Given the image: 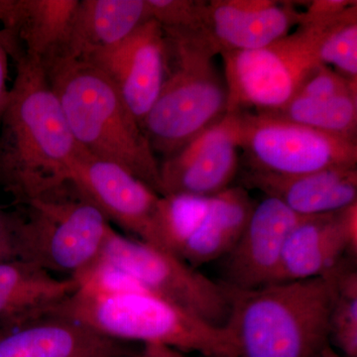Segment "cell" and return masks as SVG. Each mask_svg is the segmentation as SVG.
I'll list each match as a JSON object with an SVG mask.
<instances>
[{"label": "cell", "mask_w": 357, "mask_h": 357, "mask_svg": "<svg viewBox=\"0 0 357 357\" xmlns=\"http://www.w3.org/2000/svg\"><path fill=\"white\" fill-rule=\"evenodd\" d=\"M15 79L0 119V187L18 204L70 187L77 144L38 59L17 56Z\"/></svg>", "instance_id": "obj_1"}, {"label": "cell", "mask_w": 357, "mask_h": 357, "mask_svg": "<svg viewBox=\"0 0 357 357\" xmlns=\"http://www.w3.org/2000/svg\"><path fill=\"white\" fill-rule=\"evenodd\" d=\"M342 264L306 280L229 291L225 328L238 357H314L330 344L331 312Z\"/></svg>", "instance_id": "obj_2"}, {"label": "cell", "mask_w": 357, "mask_h": 357, "mask_svg": "<svg viewBox=\"0 0 357 357\" xmlns=\"http://www.w3.org/2000/svg\"><path fill=\"white\" fill-rule=\"evenodd\" d=\"M43 66L79 148L121 166L161 195L153 149L112 82L84 60L57 59Z\"/></svg>", "instance_id": "obj_3"}, {"label": "cell", "mask_w": 357, "mask_h": 357, "mask_svg": "<svg viewBox=\"0 0 357 357\" xmlns=\"http://www.w3.org/2000/svg\"><path fill=\"white\" fill-rule=\"evenodd\" d=\"M47 316L76 321L117 342L165 345L208 357L237 356L225 326L211 325L147 291L105 293L77 288Z\"/></svg>", "instance_id": "obj_4"}, {"label": "cell", "mask_w": 357, "mask_h": 357, "mask_svg": "<svg viewBox=\"0 0 357 357\" xmlns=\"http://www.w3.org/2000/svg\"><path fill=\"white\" fill-rule=\"evenodd\" d=\"M165 79L158 98L142 124L152 149L177 153L227 114V91L204 31L166 29Z\"/></svg>", "instance_id": "obj_5"}, {"label": "cell", "mask_w": 357, "mask_h": 357, "mask_svg": "<svg viewBox=\"0 0 357 357\" xmlns=\"http://www.w3.org/2000/svg\"><path fill=\"white\" fill-rule=\"evenodd\" d=\"M23 206L24 215L15 213L16 259L56 276L76 278L86 272L100 260L114 230L72 185Z\"/></svg>", "instance_id": "obj_6"}, {"label": "cell", "mask_w": 357, "mask_h": 357, "mask_svg": "<svg viewBox=\"0 0 357 357\" xmlns=\"http://www.w3.org/2000/svg\"><path fill=\"white\" fill-rule=\"evenodd\" d=\"M323 28L302 27L275 43L252 51L223 52L227 114L255 109L257 114L285 107L321 63Z\"/></svg>", "instance_id": "obj_7"}, {"label": "cell", "mask_w": 357, "mask_h": 357, "mask_svg": "<svg viewBox=\"0 0 357 357\" xmlns=\"http://www.w3.org/2000/svg\"><path fill=\"white\" fill-rule=\"evenodd\" d=\"M100 260L128 275L148 292L211 325H227L230 312L227 288L178 256L114 229Z\"/></svg>", "instance_id": "obj_8"}, {"label": "cell", "mask_w": 357, "mask_h": 357, "mask_svg": "<svg viewBox=\"0 0 357 357\" xmlns=\"http://www.w3.org/2000/svg\"><path fill=\"white\" fill-rule=\"evenodd\" d=\"M239 148L249 169L295 176L356 167V141L344 139L270 114L234 112Z\"/></svg>", "instance_id": "obj_9"}, {"label": "cell", "mask_w": 357, "mask_h": 357, "mask_svg": "<svg viewBox=\"0 0 357 357\" xmlns=\"http://www.w3.org/2000/svg\"><path fill=\"white\" fill-rule=\"evenodd\" d=\"M77 60L95 66L112 82L142 128L165 79L167 44L161 25L145 21L121 43Z\"/></svg>", "instance_id": "obj_10"}, {"label": "cell", "mask_w": 357, "mask_h": 357, "mask_svg": "<svg viewBox=\"0 0 357 357\" xmlns=\"http://www.w3.org/2000/svg\"><path fill=\"white\" fill-rule=\"evenodd\" d=\"M70 185L110 222L153 245L161 195L139 178L116 164L84 152L70 168Z\"/></svg>", "instance_id": "obj_11"}, {"label": "cell", "mask_w": 357, "mask_h": 357, "mask_svg": "<svg viewBox=\"0 0 357 357\" xmlns=\"http://www.w3.org/2000/svg\"><path fill=\"white\" fill-rule=\"evenodd\" d=\"M236 114L206 129L160 164L161 196L211 198L229 189L238 169Z\"/></svg>", "instance_id": "obj_12"}, {"label": "cell", "mask_w": 357, "mask_h": 357, "mask_svg": "<svg viewBox=\"0 0 357 357\" xmlns=\"http://www.w3.org/2000/svg\"><path fill=\"white\" fill-rule=\"evenodd\" d=\"M305 218L270 197L256 204L241 238L222 258L223 285L250 290L275 283L288 236Z\"/></svg>", "instance_id": "obj_13"}, {"label": "cell", "mask_w": 357, "mask_h": 357, "mask_svg": "<svg viewBox=\"0 0 357 357\" xmlns=\"http://www.w3.org/2000/svg\"><path fill=\"white\" fill-rule=\"evenodd\" d=\"M356 253L357 202L305 218L288 236L275 283L321 276Z\"/></svg>", "instance_id": "obj_14"}, {"label": "cell", "mask_w": 357, "mask_h": 357, "mask_svg": "<svg viewBox=\"0 0 357 357\" xmlns=\"http://www.w3.org/2000/svg\"><path fill=\"white\" fill-rule=\"evenodd\" d=\"M301 13L273 0H213L208 3L206 34L218 55L264 48L299 27Z\"/></svg>", "instance_id": "obj_15"}, {"label": "cell", "mask_w": 357, "mask_h": 357, "mask_svg": "<svg viewBox=\"0 0 357 357\" xmlns=\"http://www.w3.org/2000/svg\"><path fill=\"white\" fill-rule=\"evenodd\" d=\"M79 0H0V38L7 55L38 59L46 65L60 57Z\"/></svg>", "instance_id": "obj_16"}, {"label": "cell", "mask_w": 357, "mask_h": 357, "mask_svg": "<svg viewBox=\"0 0 357 357\" xmlns=\"http://www.w3.org/2000/svg\"><path fill=\"white\" fill-rule=\"evenodd\" d=\"M131 354L124 342L76 321L44 316L0 328V357H110Z\"/></svg>", "instance_id": "obj_17"}, {"label": "cell", "mask_w": 357, "mask_h": 357, "mask_svg": "<svg viewBox=\"0 0 357 357\" xmlns=\"http://www.w3.org/2000/svg\"><path fill=\"white\" fill-rule=\"evenodd\" d=\"M243 181L304 217L335 213L357 202L356 167H337L295 176L249 169Z\"/></svg>", "instance_id": "obj_18"}, {"label": "cell", "mask_w": 357, "mask_h": 357, "mask_svg": "<svg viewBox=\"0 0 357 357\" xmlns=\"http://www.w3.org/2000/svg\"><path fill=\"white\" fill-rule=\"evenodd\" d=\"M77 288L76 279L56 276L33 263L0 262V328L46 316Z\"/></svg>", "instance_id": "obj_19"}, {"label": "cell", "mask_w": 357, "mask_h": 357, "mask_svg": "<svg viewBox=\"0 0 357 357\" xmlns=\"http://www.w3.org/2000/svg\"><path fill=\"white\" fill-rule=\"evenodd\" d=\"M147 20L146 0H79L64 50L57 59L77 60L114 47Z\"/></svg>", "instance_id": "obj_20"}, {"label": "cell", "mask_w": 357, "mask_h": 357, "mask_svg": "<svg viewBox=\"0 0 357 357\" xmlns=\"http://www.w3.org/2000/svg\"><path fill=\"white\" fill-rule=\"evenodd\" d=\"M255 202L243 187L211 197L208 210L183 249L181 259L192 267L222 259L243 234Z\"/></svg>", "instance_id": "obj_21"}, {"label": "cell", "mask_w": 357, "mask_h": 357, "mask_svg": "<svg viewBox=\"0 0 357 357\" xmlns=\"http://www.w3.org/2000/svg\"><path fill=\"white\" fill-rule=\"evenodd\" d=\"M270 114L330 135L356 141L357 96L325 98L296 96L285 107Z\"/></svg>", "instance_id": "obj_22"}, {"label": "cell", "mask_w": 357, "mask_h": 357, "mask_svg": "<svg viewBox=\"0 0 357 357\" xmlns=\"http://www.w3.org/2000/svg\"><path fill=\"white\" fill-rule=\"evenodd\" d=\"M210 203L211 198L204 197L161 196L153 245L181 258L185 243L201 225Z\"/></svg>", "instance_id": "obj_23"}, {"label": "cell", "mask_w": 357, "mask_h": 357, "mask_svg": "<svg viewBox=\"0 0 357 357\" xmlns=\"http://www.w3.org/2000/svg\"><path fill=\"white\" fill-rule=\"evenodd\" d=\"M330 340L345 357H357V273L347 261L338 278L331 312Z\"/></svg>", "instance_id": "obj_24"}, {"label": "cell", "mask_w": 357, "mask_h": 357, "mask_svg": "<svg viewBox=\"0 0 357 357\" xmlns=\"http://www.w3.org/2000/svg\"><path fill=\"white\" fill-rule=\"evenodd\" d=\"M317 54L321 64L333 66L342 76L357 81V4L324 30Z\"/></svg>", "instance_id": "obj_25"}, {"label": "cell", "mask_w": 357, "mask_h": 357, "mask_svg": "<svg viewBox=\"0 0 357 357\" xmlns=\"http://www.w3.org/2000/svg\"><path fill=\"white\" fill-rule=\"evenodd\" d=\"M208 3L197 0H146L148 18L166 29L206 32Z\"/></svg>", "instance_id": "obj_26"}, {"label": "cell", "mask_w": 357, "mask_h": 357, "mask_svg": "<svg viewBox=\"0 0 357 357\" xmlns=\"http://www.w3.org/2000/svg\"><path fill=\"white\" fill-rule=\"evenodd\" d=\"M296 96L317 98L357 96V81L342 76L328 66L319 64L306 77Z\"/></svg>", "instance_id": "obj_27"}, {"label": "cell", "mask_w": 357, "mask_h": 357, "mask_svg": "<svg viewBox=\"0 0 357 357\" xmlns=\"http://www.w3.org/2000/svg\"><path fill=\"white\" fill-rule=\"evenodd\" d=\"M356 4L351 0H314L306 11L301 13L299 26L325 29L337 22Z\"/></svg>", "instance_id": "obj_28"}, {"label": "cell", "mask_w": 357, "mask_h": 357, "mask_svg": "<svg viewBox=\"0 0 357 357\" xmlns=\"http://www.w3.org/2000/svg\"><path fill=\"white\" fill-rule=\"evenodd\" d=\"M16 259L15 213L0 208V262Z\"/></svg>", "instance_id": "obj_29"}, {"label": "cell", "mask_w": 357, "mask_h": 357, "mask_svg": "<svg viewBox=\"0 0 357 357\" xmlns=\"http://www.w3.org/2000/svg\"><path fill=\"white\" fill-rule=\"evenodd\" d=\"M7 53L0 38V119L6 107L9 89L7 88Z\"/></svg>", "instance_id": "obj_30"}, {"label": "cell", "mask_w": 357, "mask_h": 357, "mask_svg": "<svg viewBox=\"0 0 357 357\" xmlns=\"http://www.w3.org/2000/svg\"><path fill=\"white\" fill-rule=\"evenodd\" d=\"M140 357H185L182 352L172 347H165L160 344L144 345L142 354Z\"/></svg>", "instance_id": "obj_31"}, {"label": "cell", "mask_w": 357, "mask_h": 357, "mask_svg": "<svg viewBox=\"0 0 357 357\" xmlns=\"http://www.w3.org/2000/svg\"><path fill=\"white\" fill-rule=\"evenodd\" d=\"M314 357H345L342 354H338L337 352L333 351L330 344L326 345L324 349L318 352Z\"/></svg>", "instance_id": "obj_32"}, {"label": "cell", "mask_w": 357, "mask_h": 357, "mask_svg": "<svg viewBox=\"0 0 357 357\" xmlns=\"http://www.w3.org/2000/svg\"><path fill=\"white\" fill-rule=\"evenodd\" d=\"M110 357H135L132 354H128V356H110Z\"/></svg>", "instance_id": "obj_33"}, {"label": "cell", "mask_w": 357, "mask_h": 357, "mask_svg": "<svg viewBox=\"0 0 357 357\" xmlns=\"http://www.w3.org/2000/svg\"><path fill=\"white\" fill-rule=\"evenodd\" d=\"M229 357H238L237 356H229Z\"/></svg>", "instance_id": "obj_34"}, {"label": "cell", "mask_w": 357, "mask_h": 357, "mask_svg": "<svg viewBox=\"0 0 357 357\" xmlns=\"http://www.w3.org/2000/svg\"><path fill=\"white\" fill-rule=\"evenodd\" d=\"M139 357H140V356H139Z\"/></svg>", "instance_id": "obj_35"}]
</instances>
